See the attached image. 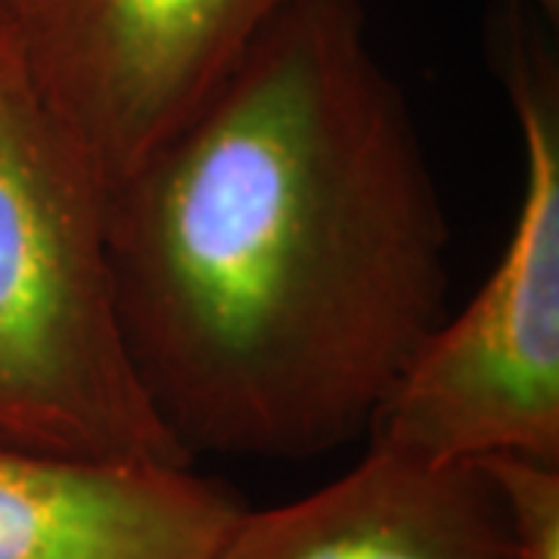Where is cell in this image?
Instances as JSON below:
<instances>
[{"label": "cell", "instance_id": "obj_3", "mask_svg": "<svg viewBox=\"0 0 559 559\" xmlns=\"http://www.w3.org/2000/svg\"><path fill=\"white\" fill-rule=\"evenodd\" d=\"M550 22L495 0L485 50L522 143V197L479 293L411 360L370 444L436 463L559 460V62Z\"/></svg>", "mask_w": 559, "mask_h": 559}, {"label": "cell", "instance_id": "obj_1", "mask_svg": "<svg viewBox=\"0 0 559 559\" xmlns=\"http://www.w3.org/2000/svg\"><path fill=\"white\" fill-rule=\"evenodd\" d=\"M448 246L364 0H289L109 193L121 333L193 460H305L370 436L448 314Z\"/></svg>", "mask_w": 559, "mask_h": 559}, {"label": "cell", "instance_id": "obj_2", "mask_svg": "<svg viewBox=\"0 0 559 559\" xmlns=\"http://www.w3.org/2000/svg\"><path fill=\"white\" fill-rule=\"evenodd\" d=\"M0 439L81 460L193 463L121 333L109 190L40 103L3 22Z\"/></svg>", "mask_w": 559, "mask_h": 559}, {"label": "cell", "instance_id": "obj_8", "mask_svg": "<svg viewBox=\"0 0 559 559\" xmlns=\"http://www.w3.org/2000/svg\"><path fill=\"white\" fill-rule=\"evenodd\" d=\"M525 3H528V7H535L540 16L550 22V25H557V20H559V0H525Z\"/></svg>", "mask_w": 559, "mask_h": 559}, {"label": "cell", "instance_id": "obj_6", "mask_svg": "<svg viewBox=\"0 0 559 559\" xmlns=\"http://www.w3.org/2000/svg\"><path fill=\"white\" fill-rule=\"evenodd\" d=\"M240 510L193 463L81 460L0 439V559H212Z\"/></svg>", "mask_w": 559, "mask_h": 559}, {"label": "cell", "instance_id": "obj_4", "mask_svg": "<svg viewBox=\"0 0 559 559\" xmlns=\"http://www.w3.org/2000/svg\"><path fill=\"white\" fill-rule=\"evenodd\" d=\"M289 0H0L47 112L112 193L215 97Z\"/></svg>", "mask_w": 559, "mask_h": 559}, {"label": "cell", "instance_id": "obj_7", "mask_svg": "<svg viewBox=\"0 0 559 559\" xmlns=\"http://www.w3.org/2000/svg\"><path fill=\"white\" fill-rule=\"evenodd\" d=\"M476 463L498 491L510 559H559V460L495 454Z\"/></svg>", "mask_w": 559, "mask_h": 559}, {"label": "cell", "instance_id": "obj_5", "mask_svg": "<svg viewBox=\"0 0 559 559\" xmlns=\"http://www.w3.org/2000/svg\"><path fill=\"white\" fill-rule=\"evenodd\" d=\"M212 559H510L481 463L370 444L355 469L267 510H240Z\"/></svg>", "mask_w": 559, "mask_h": 559}]
</instances>
